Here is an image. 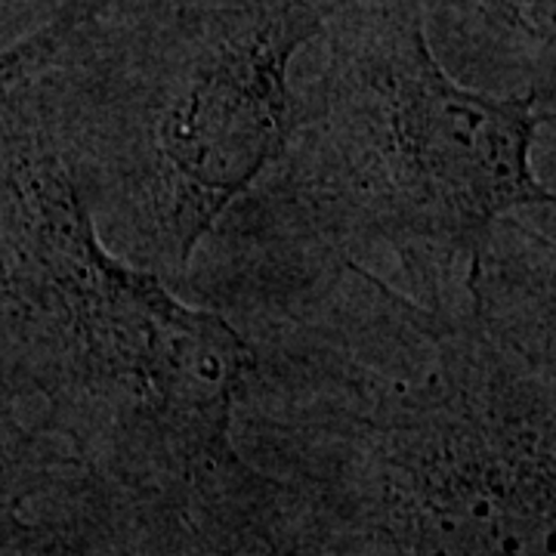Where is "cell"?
Listing matches in <instances>:
<instances>
[{
  "instance_id": "1",
  "label": "cell",
  "mask_w": 556,
  "mask_h": 556,
  "mask_svg": "<svg viewBox=\"0 0 556 556\" xmlns=\"http://www.w3.org/2000/svg\"><path fill=\"white\" fill-rule=\"evenodd\" d=\"M554 365L445 316L350 328L239 417L236 556H554Z\"/></svg>"
},
{
  "instance_id": "2",
  "label": "cell",
  "mask_w": 556,
  "mask_h": 556,
  "mask_svg": "<svg viewBox=\"0 0 556 556\" xmlns=\"http://www.w3.org/2000/svg\"><path fill=\"white\" fill-rule=\"evenodd\" d=\"M254 362L239 325L105 241L56 124L0 134V368L75 467L217 544Z\"/></svg>"
},
{
  "instance_id": "3",
  "label": "cell",
  "mask_w": 556,
  "mask_h": 556,
  "mask_svg": "<svg viewBox=\"0 0 556 556\" xmlns=\"http://www.w3.org/2000/svg\"><path fill=\"white\" fill-rule=\"evenodd\" d=\"M328 28V65L285 161L321 239L390 248L420 278L464 281L529 207H554L535 174L541 93H482L433 56L420 0H358Z\"/></svg>"
},
{
  "instance_id": "4",
  "label": "cell",
  "mask_w": 556,
  "mask_h": 556,
  "mask_svg": "<svg viewBox=\"0 0 556 556\" xmlns=\"http://www.w3.org/2000/svg\"><path fill=\"white\" fill-rule=\"evenodd\" d=\"M325 31L303 0H239L182 25L159 68L102 112L56 124L121 257L189 278L219 219L285 161L298 50Z\"/></svg>"
},
{
  "instance_id": "5",
  "label": "cell",
  "mask_w": 556,
  "mask_h": 556,
  "mask_svg": "<svg viewBox=\"0 0 556 556\" xmlns=\"http://www.w3.org/2000/svg\"><path fill=\"white\" fill-rule=\"evenodd\" d=\"M13 556H219L192 522L115 485L72 473Z\"/></svg>"
},
{
  "instance_id": "6",
  "label": "cell",
  "mask_w": 556,
  "mask_h": 556,
  "mask_svg": "<svg viewBox=\"0 0 556 556\" xmlns=\"http://www.w3.org/2000/svg\"><path fill=\"white\" fill-rule=\"evenodd\" d=\"M78 470L0 368V556L20 551L43 504Z\"/></svg>"
},
{
  "instance_id": "7",
  "label": "cell",
  "mask_w": 556,
  "mask_h": 556,
  "mask_svg": "<svg viewBox=\"0 0 556 556\" xmlns=\"http://www.w3.org/2000/svg\"><path fill=\"white\" fill-rule=\"evenodd\" d=\"M115 0H80L65 16L56 22L43 25L40 31L20 40L16 47L0 53V102L13 97V90L25 87L31 78H38L40 72L56 60V53L65 50L72 38L78 35L87 22H93L105 7H112Z\"/></svg>"
}]
</instances>
